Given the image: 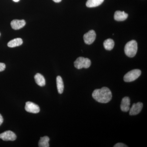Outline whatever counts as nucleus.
I'll return each mask as SVG.
<instances>
[{"label": "nucleus", "mask_w": 147, "mask_h": 147, "mask_svg": "<svg viewBox=\"0 0 147 147\" xmlns=\"http://www.w3.org/2000/svg\"><path fill=\"white\" fill-rule=\"evenodd\" d=\"M92 96L97 102L108 103L112 99V92L107 87H102L101 89L95 90L93 92Z\"/></svg>", "instance_id": "obj_1"}, {"label": "nucleus", "mask_w": 147, "mask_h": 147, "mask_svg": "<svg viewBox=\"0 0 147 147\" xmlns=\"http://www.w3.org/2000/svg\"><path fill=\"white\" fill-rule=\"evenodd\" d=\"M138 45L137 41L131 40L127 43L125 47V53L129 57H133L137 54Z\"/></svg>", "instance_id": "obj_2"}, {"label": "nucleus", "mask_w": 147, "mask_h": 147, "mask_svg": "<svg viewBox=\"0 0 147 147\" xmlns=\"http://www.w3.org/2000/svg\"><path fill=\"white\" fill-rule=\"evenodd\" d=\"M91 62L88 58L79 57L74 61V65L76 68L81 69L83 68H88L90 66Z\"/></svg>", "instance_id": "obj_3"}, {"label": "nucleus", "mask_w": 147, "mask_h": 147, "mask_svg": "<svg viewBox=\"0 0 147 147\" xmlns=\"http://www.w3.org/2000/svg\"><path fill=\"white\" fill-rule=\"evenodd\" d=\"M142 71L140 69H134L129 71L124 76V81L126 82H131L135 81L141 75Z\"/></svg>", "instance_id": "obj_4"}, {"label": "nucleus", "mask_w": 147, "mask_h": 147, "mask_svg": "<svg viewBox=\"0 0 147 147\" xmlns=\"http://www.w3.org/2000/svg\"><path fill=\"white\" fill-rule=\"evenodd\" d=\"M96 34L93 30H91L84 36V42L86 44L90 45L93 43L96 39Z\"/></svg>", "instance_id": "obj_5"}, {"label": "nucleus", "mask_w": 147, "mask_h": 147, "mask_svg": "<svg viewBox=\"0 0 147 147\" xmlns=\"http://www.w3.org/2000/svg\"><path fill=\"white\" fill-rule=\"evenodd\" d=\"M0 139L4 141H14L16 139V136L13 131L8 130L0 134Z\"/></svg>", "instance_id": "obj_6"}, {"label": "nucleus", "mask_w": 147, "mask_h": 147, "mask_svg": "<svg viewBox=\"0 0 147 147\" xmlns=\"http://www.w3.org/2000/svg\"><path fill=\"white\" fill-rule=\"evenodd\" d=\"M25 108L27 112L34 114L39 113L40 110L38 105L30 101L26 102Z\"/></svg>", "instance_id": "obj_7"}, {"label": "nucleus", "mask_w": 147, "mask_h": 147, "mask_svg": "<svg viewBox=\"0 0 147 147\" xmlns=\"http://www.w3.org/2000/svg\"><path fill=\"white\" fill-rule=\"evenodd\" d=\"M143 106V103L141 102L134 103L132 105L131 108L129 109V115H138L142 111Z\"/></svg>", "instance_id": "obj_8"}, {"label": "nucleus", "mask_w": 147, "mask_h": 147, "mask_svg": "<svg viewBox=\"0 0 147 147\" xmlns=\"http://www.w3.org/2000/svg\"><path fill=\"white\" fill-rule=\"evenodd\" d=\"M26 22L24 20H13L11 22V26L13 30H18L25 26Z\"/></svg>", "instance_id": "obj_9"}, {"label": "nucleus", "mask_w": 147, "mask_h": 147, "mask_svg": "<svg viewBox=\"0 0 147 147\" xmlns=\"http://www.w3.org/2000/svg\"><path fill=\"white\" fill-rule=\"evenodd\" d=\"M130 100L129 98L125 96L122 100L121 104V109L122 111L127 112L130 109Z\"/></svg>", "instance_id": "obj_10"}, {"label": "nucleus", "mask_w": 147, "mask_h": 147, "mask_svg": "<svg viewBox=\"0 0 147 147\" xmlns=\"http://www.w3.org/2000/svg\"><path fill=\"white\" fill-rule=\"evenodd\" d=\"M128 14L124 11H115L114 15V18L117 21H121L126 20L128 17Z\"/></svg>", "instance_id": "obj_11"}, {"label": "nucleus", "mask_w": 147, "mask_h": 147, "mask_svg": "<svg viewBox=\"0 0 147 147\" xmlns=\"http://www.w3.org/2000/svg\"><path fill=\"white\" fill-rule=\"evenodd\" d=\"M36 83L40 86L43 87L45 85V80L44 76L39 73H37L34 76Z\"/></svg>", "instance_id": "obj_12"}, {"label": "nucleus", "mask_w": 147, "mask_h": 147, "mask_svg": "<svg viewBox=\"0 0 147 147\" xmlns=\"http://www.w3.org/2000/svg\"><path fill=\"white\" fill-rule=\"evenodd\" d=\"M104 0H88L86 5L88 7H94L100 5Z\"/></svg>", "instance_id": "obj_13"}, {"label": "nucleus", "mask_w": 147, "mask_h": 147, "mask_svg": "<svg viewBox=\"0 0 147 147\" xmlns=\"http://www.w3.org/2000/svg\"><path fill=\"white\" fill-rule=\"evenodd\" d=\"M23 40L21 38H16L10 40L7 44L9 47H14L20 46L23 44Z\"/></svg>", "instance_id": "obj_14"}, {"label": "nucleus", "mask_w": 147, "mask_h": 147, "mask_svg": "<svg viewBox=\"0 0 147 147\" xmlns=\"http://www.w3.org/2000/svg\"><path fill=\"white\" fill-rule=\"evenodd\" d=\"M57 88L58 92L61 94L64 90V84L63 81L61 76H58L57 77Z\"/></svg>", "instance_id": "obj_15"}, {"label": "nucleus", "mask_w": 147, "mask_h": 147, "mask_svg": "<svg viewBox=\"0 0 147 147\" xmlns=\"http://www.w3.org/2000/svg\"><path fill=\"white\" fill-rule=\"evenodd\" d=\"M50 141V138L47 136H45L40 137L39 142H38V146L39 147H49V142Z\"/></svg>", "instance_id": "obj_16"}, {"label": "nucleus", "mask_w": 147, "mask_h": 147, "mask_svg": "<svg viewBox=\"0 0 147 147\" xmlns=\"http://www.w3.org/2000/svg\"><path fill=\"white\" fill-rule=\"evenodd\" d=\"M103 45L106 50H111L114 48L115 42L113 39L109 38L104 41Z\"/></svg>", "instance_id": "obj_17"}, {"label": "nucleus", "mask_w": 147, "mask_h": 147, "mask_svg": "<svg viewBox=\"0 0 147 147\" xmlns=\"http://www.w3.org/2000/svg\"><path fill=\"white\" fill-rule=\"evenodd\" d=\"M5 65L4 63H0V71H2L5 69Z\"/></svg>", "instance_id": "obj_18"}, {"label": "nucleus", "mask_w": 147, "mask_h": 147, "mask_svg": "<svg viewBox=\"0 0 147 147\" xmlns=\"http://www.w3.org/2000/svg\"><path fill=\"white\" fill-rule=\"evenodd\" d=\"M114 147H127L126 145L122 143H119L115 145Z\"/></svg>", "instance_id": "obj_19"}, {"label": "nucleus", "mask_w": 147, "mask_h": 147, "mask_svg": "<svg viewBox=\"0 0 147 147\" xmlns=\"http://www.w3.org/2000/svg\"><path fill=\"white\" fill-rule=\"evenodd\" d=\"M3 121V119L2 116L0 114V126L2 124Z\"/></svg>", "instance_id": "obj_20"}, {"label": "nucleus", "mask_w": 147, "mask_h": 147, "mask_svg": "<svg viewBox=\"0 0 147 147\" xmlns=\"http://www.w3.org/2000/svg\"><path fill=\"white\" fill-rule=\"evenodd\" d=\"M53 1L55 3H59L62 0H53Z\"/></svg>", "instance_id": "obj_21"}, {"label": "nucleus", "mask_w": 147, "mask_h": 147, "mask_svg": "<svg viewBox=\"0 0 147 147\" xmlns=\"http://www.w3.org/2000/svg\"><path fill=\"white\" fill-rule=\"evenodd\" d=\"M13 1L15 2H18L20 0H13Z\"/></svg>", "instance_id": "obj_22"}, {"label": "nucleus", "mask_w": 147, "mask_h": 147, "mask_svg": "<svg viewBox=\"0 0 147 147\" xmlns=\"http://www.w3.org/2000/svg\"><path fill=\"white\" fill-rule=\"evenodd\" d=\"M0 35H1V34H0Z\"/></svg>", "instance_id": "obj_23"}]
</instances>
